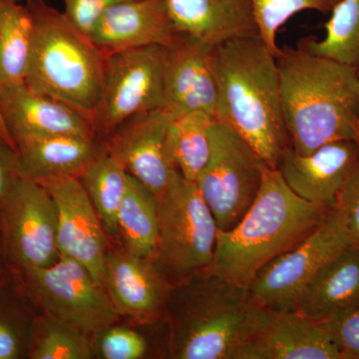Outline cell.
Instances as JSON below:
<instances>
[{
  "instance_id": "cell-3",
  "label": "cell",
  "mask_w": 359,
  "mask_h": 359,
  "mask_svg": "<svg viewBox=\"0 0 359 359\" xmlns=\"http://www.w3.org/2000/svg\"><path fill=\"white\" fill-rule=\"evenodd\" d=\"M330 210L297 196L278 169L266 167L256 200L236 226L219 231L212 269L250 289L266 264L301 244Z\"/></svg>"
},
{
  "instance_id": "cell-25",
  "label": "cell",
  "mask_w": 359,
  "mask_h": 359,
  "mask_svg": "<svg viewBox=\"0 0 359 359\" xmlns=\"http://www.w3.org/2000/svg\"><path fill=\"white\" fill-rule=\"evenodd\" d=\"M108 236L118 240V212L128 189L129 173L106 151L79 177Z\"/></svg>"
},
{
  "instance_id": "cell-33",
  "label": "cell",
  "mask_w": 359,
  "mask_h": 359,
  "mask_svg": "<svg viewBox=\"0 0 359 359\" xmlns=\"http://www.w3.org/2000/svg\"><path fill=\"white\" fill-rule=\"evenodd\" d=\"M332 209L339 214L351 247L359 248V166L340 191Z\"/></svg>"
},
{
  "instance_id": "cell-19",
  "label": "cell",
  "mask_w": 359,
  "mask_h": 359,
  "mask_svg": "<svg viewBox=\"0 0 359 359\" xmlns=\"http://www.w3.org/2000/svg\"><path fill=\"white\" fill-rule=\"evenodd\" d=\"M0 112L13 141L62 134L98 138L88 116L25 83L0 87Z\"/></svg>"
},
{
  "instance_id": "cell-26",
  "label": "cell",
  "mask_w": 359,
  "mask_h": 359,
  "mask_svg": "<svg viewBox=\"0 0 359 359\" xmlns=\"http://www.w3.org/2000/svg\"><path fill=\"white\" fill-rule=\"evenodd\" d=\"M215 117L204 111L176 116L168 130L170 158L177 171L195 182L210 156V130Z\"/></svg>"
},
{
  "instance_id": "cell-8",
  "label": "cell",
  "mask_w": 359,
  "mask_h": 359,
  "mask_svg": "<svg viewBox=\"0 0 359 359\" xmlns=\"http://www.w3.org/2000/svg\"><path fill=\"white\" fill-rule=\"evenodd\" d=\"M266 167L237 132L215 118L209 159L195 183L219 231L231 230L244 217L261 190Z\"/></svg>"
},
{
  "instance_id": "cell-11",
  "label": "cell",
  "mask_w": 359,
  "mask_h": 359,
  "mask_svg": "<svg viewBox=\"0 0 359 359\" xmlns=\"http://www.w3.org/2000/svg\"><path fill=\"white\" fill-rule=\"evenodd\" d=\"M349 247L351 242L339 214L330 210L301 244L259 271L249 289L252 299L263 308L294 311L314 276Z\"/></svg>"
},
{
  "instance_id": "cell-14",
  "label": "cell",
  "mask_w": 359,
  "mask_h": 359,
  "mask_svg": "<svg viewBox=\"0 0 359 359\" xmlns=\"http://www.w3.org/2000/svg\"><path fill=\"white\" fill-rule=\"evenodd\" d=\"M162 47L165 109L174 116L204 111L215 117L218 99L215 48L177 32Z\"/></svg>"
},
{
  "instance_id": "cell-22",
  "label": "cell",
  "mask_w": 359,
  "mask_h": 359,
  "mask_svg": "<svg viewBox=\"0 0 359 359\" xmlns=\"http://www.w3.org/2000/svg\"><path fill=\"white\" fill-rule=\"evenodd\" d=\"M359 302V248L349 247L314 276L294 311L323 321Z\"/></svg>"
},
{
  "instance_id": "cell-34",
  "label": "cell",
  "mask_w": 359,
  "mask_h": 359,
  "mask_svg": "<svg viewBox=\"0 0 359 359\" xmlns=\"http://www.w3.org/2000/svg\"><path fill=\"white\" fill-rule=\"evenodd\" d=\"M130 0H62L68 20L85 34L89 35L98 18L111 7Z\"/></svg>"
},
{
  "instance_id": "cell-5",
  "label": "cell",
  "mask_w": 359,
  "mask_h": 359,
  "mask_svg": "<svg viewBox=\"0 0 359 359\" xmlns=\"http://www.w3.org/2000/svg\"><path fill=\"white\" fill-rule=\"evenodd\" d=\"M33 22L25 84L91 118L102 93L105 56L63 11L46 1L25 2Z\"/></svg>"
},
{
  "instance_id": "cell-7",
  "label": "cell",
  "mask_w": 359,
  "mask_h": 359,
  "mask_svg": "<svg viewBox=\"0 0 359 359\" xmlns=\"http://www.w3.org/2000/svg\"><path fill=\"white\" fill-rule=\"evenodd\" d=\"M15 275L29 302L40 313L90 337L114 325L120 318L103 285L94 280L83 264L69 257L60 254L51 266Z\"/></svg>"
},
{
  "instance_id": "cell-23",
  "label": "cell",
  "mask_w": 359,
  "mask_h": 359,
  "mask_svg": "<svg viewBox=\"0 0 359 359\" xmlns=\"http://www.w3.org/2000/svg\"><path fill=\"white\" fill-rule=\"evenodd\" d=\"M118 241L130 254L154 259L158 241V198L130 174L128 189L118 212Z\"/></svg>"
},
{
  "instance_id": "cell-40",
  "label": "cell",
  "mask_w": 359,
  "mask_h": 359,
  "mask_svg": "<svg viewBox=\"0 0 359 359\" xmlns=\"http://www.w3.org/2000/svg\"><path fill=\"white\" fill-rule=\"evenodd\" d=\"M1 1H2V0H0V4H1Z\"/></svg>"
},
{
  "instance_id": "cell-12",
  "label": "cell",
  "mask_w": 359,
  "mask_h": 359,
  "mask_svg": "<svg viewBox=\"0 0 359 359\" xmlns=\"http://www.w3.org/2000/svg\"><path fill=\"white\" fill-rule=\"evenodd\" d=\"M103 285L118 316L141 325L167 321L172 285L151 259L108 249Z\"/></svg>"
},
{
  "instance_id": "cell-38",
  "label": "cell",
  "mask_w": 359,
  "mask_h": 359,
  "mask_svg": "<svg viewBox=\"0 0 359 359\" xmlns=\"http://www.w3.org/2000/svg\"><path fill=\"white\" fill-rule=\"evenodd\" d=\"M16 1H18V2H27V1H41V0H16ZM43 1H46V0H43Z\"/></svg>"
},
{
  "instance_id": "cell-29",
  "label": "cell",
  "mask_w": 359,
  "mask_h": 359,
  "mask_svg": "<svg viewBox=\"0 0 359 359\" xmlns=\"http://www.w3.org/2000/svg\"><path fill=\"white\" fill-rule=\"evenodd\" d=\"M95 356L90 335L47 314H35L28 358L91 359Z\"/></svg>"
},
{
  "instance_id": "cell-20",
  "label": "cell",
  "mask_w": 359,
  "mask_h": 359,
  "mask_svg": "<svg viewBox=\"0 0 359 359\" xmlns=\"http://www.w3.org/2000/svg\"><path fill=\"white\" fill-rule=\"evenodd\" d=\"M14 143L21 178L39 184L60 177L79 178L107 151L104 140L80 135L21 137Z\"/></svg>"
},
{
  "instance_id": "cell-15",
  "label": "cell",
  "mask_w": 359,
  "mask_h": 359,
  "mask_svg": "<svg viewBox=\"0 0 359 359\" xmlns=\"http://www.w3.org/2000/svg\"><path fill=\"white\" fill-rule=\"evenodd\" d=\"M40 185L57 207L59 252L83 264L103 285L108 235L81 182L75 177H60Z\"/></svg>"
},
{
  "instance_id": "cell-21",
  "label": "cell",
  "mask_w": 359,
  "mask_h": 359,
  "mask_svg": "<svg viewBox=\"0 0 359 359\" xmlns=\"http://www.w3.org/2000/svg\"><path fill=\"white\" fill-rule=\"evenodd\" d=\"M177 32L218 46L259 35L252 0H167Z\"/></svg>"
},
{
  "instance_id": "cell-10",
  "label": "cell",
  "mask_w": 359,
  "mask_h": 359,
  "mask_svg": "<svg viewBox=\"0 0 359 359\" xmlns=\"http://www.w3.org/2000/svg\"><path fill=\"white\" fill-rule=\"evenodd\" d=\"M0 240L15 273L46 268L58 259L55 202L36 182L21 178L0 205Z\"/></svg>"
},
{
  "instance_id": "cell-35",
  "label": "cell",
  "mask_w": 359,
  "mask_h": 359,
  "mask_svg": "<svg viewBox=\"0 0 359 359\" xmlns=\"http://www.w3.org/2000/svg\"><path fill=\"white\" fill-rule=\"evenodd\" d=\"M20 179L15 148L0 138V205Z\"/></svg>"
},
{
  "instance_id": "cell-31",
  "label": "cell",
  "mask_w": 359,
  "mask_h": 359,
  "mask_svg": "<svg viewBox=\"0 0 359 359\" xmlns=\"http://www.w3.org/2000/svg\"><path fill=\"white\" fill-rule=\"evenodd\" d=\"M94 337H96L94 348L98 358L142 359L147 355V340L133 328L112 325L103 328Z\"/></svg>"
},
{
  "instance_id": "cell-24",
  "label": "cell",
  "mask_w": 359,
  "mask_h": 359,
  "mask_svg": "<svg viewBox=\"0 0 359 359\" xmlns=\"http://www.w3.org/2000/svg\"><path fill=\"white\" fill-rule=\"evenodd\" d=\"M32 37V18L27 6L16 0H2L0 4V87L25 83Z\"/></svg>"
},
{
  "instance_id": "cell-27",
  "label": "cell",
  "mask_w": 359,
  "mask_h": 359,
  "mask_svg": "<svg viewBox=\"0 0 359 359\" xmlns=\"http://www.w3.org/2000/svg\"><path fill=\"white\" fill-rule=\"evenodd\" d=\"M330 14L325 39L304 37L297 45L353 68L359 76V0H340Z\"/></svg>"
},
{
  "instance_id": "cell-32",
  "label": "cell",
  "mask_w": 359,
  "mask_h": 359,
  "mask_svg": "<svg viewBox=\"0 0 359 359\" xmlns=\"http://www.w3.org/2000/svg\"><path fill=\"white\" fill-rule=\"evenodd\" d=\"M323 323L340 359H359V302Z\"/></svg>"
},
{
  "instance_id": "cell-36",
  "label": "cell",
  "mask_w": 359,
  "mask_h": 359,
  "mask_svg": "<svg viewBox=\"0 0 359 359\" xmlns=\"http://www.w3.org/2000/svg\"><path fill=\"white\" fill-rule=\"evenodd\" d=\"M9 273H11V269H9L8 264L6 263V257H4L1 240H0V282L6 278Z\"/></svg>"
},
{
  "instance_id": "cell-9",
  "label": "cell",
  "mask_w": 359,
  "mask_h": 359,
  "mask_svg": "<svg viewBox=\"0 0 359 359\" xmlns=\"http://www.w3.org/2000/svg\"><path fill=\"white\" fill-rule=\"evenodd\" d=\"M162 108H165L162 47H142L105 56L102 93L90 118L99 139L104 140L134 116Z\"/></svg>"
},
{
  "instance_id": "cell-1",
  "label": "cell",
  "mask_w": 359,
  "mask_h": 359,
  "mask_svg": "<svg viewBox=\"0 0 359 359\" xmlns=\"http://www.w3.org/2000/svg\"><path fill=\"white\" fill-rule=\"evenodd\" d=\"M276 59L292 151L306 155L332 142L358 141V73L299 45L283 46Z\"/></svg>"
},
{
  "instance_id": "cell-28",
  "label": "cell",
  "mask_w": 359,
  "mask_h": 359,
  "mask_svg": "<svg viewBox=\"0 0 359 359\" xmlns=\"http://www.w3.org/2000/svg\"><path fill=\"white\" fill-rule=\"evenodd\" d=\"M25 290L14 271L0 282V359L28 358L33 320Z\"/></svg>"
},
{
  "instance_id": "cell-30",
  "label": "cell",
  "mask_w": 359,
  "mask_h": 359,
  "mask_svg": "<svg viewBox=\"0 0 359 359\" xmlns=\"http://www.w3.org/2000/svg\"><path fill=\"white\" fill-rule=\"evenodd\" d=\"M340 0H252L259 37L278 56L276 45L278 29L295 14L304 11H316L323 14L332 13Z\"/></svg>"
},
{
  "instance_id": "cell-4",
  "label": "cell",
  "mask_w": 359,
  "mask_h": 359,
  "mask_svg": "<svg viewBox=\"0 0 359 359\" xmlns=\"http://www.w3.org/2000/svg\"><path fill=\"white\" fill-rule=\"evenodd\" d=\"M262 308L249 289L224 280L212 268L173 285L168 304V358L236 359Z\"/></svg>"
},
{
  "instance_id": "cell-39",
  "label": "cell",
  "mask_w": 359,
  "mask_h": 359,
  "mask_svg": "<svg viewBox=\"0 0 359 359\" xmlns=\"http://www.w3.org/2000/svg\"><path fill=\"white\" fill-rule=\"evenodd\" d=\"M358 141L359 143V119H358Z\"/></svg>"
},
{
  "instance_id": "cell-17",
  "label": "cell",
  "mask_w": 359,
  "mask_h": 359,
  "mask_svg": "<svg viewBox=\"0 0 359 359\" xmlns=\"http://www.w3.org/2000/svg\"><path fill=\"white\" fill-rule=\"evenodd\" d=\"M358 166V142L340 140L325 144L306 155L287 149L278 170L297 196L332 210L340 191Z\"/></svg>"
},
{
  "instance_id": "cell-16",
  "label": "cell",
  "mask_w": 359,
  "mask_h": 359,
  "mask_svg": "<svg viewBox=\"0 0 359 359\" xmlns=\"http://www.w3.org/2000/svg\"><path fill=\"white\" fill-rule=\"evenodd\" d=\"M236 359H340L323 321L294 311L262 308Z\"/></svg>"
},
{
  "instance_id": "cell-6",
  "label": "cell",
  "mask_w": 359,
  "mask_h": 359,
  "mask_svg": "<svg viewBox=\"0 0 359 359\" xmlns=\"http://www.w3.org/2000/svg\"><path fill=\"white\" fill-rule=\"evenodd\" d=\"M218 226L195 182L175 170L158 198L155 266L173 287L211 269Z\"/></svg>"
},
{
  "instance_id": "cell-13",
  "label": "cell",
  "mask_w": 359,
  "mask_h": 359,
  "mask_svg": "<svg viewBox=\"0 0 359 359\" xmlns=\"http://www.w3.org/2000/svg\"><path fill=\"white\" fill-rule=\"evenodd\" d=\"M174 117L165 108L142 113L123 122L104 139L108 153L157 198L176 170L167 144Z\"/></svg>"
},
{
  "instance_id": "cell-2",
  "label": "cell",
  "mask_w": 359,
  "mask_h": 359,
  "mask_svg": "<svg viewBox=\"0 0 359 359\" xmlns=\"http://www.w3.org/2000/svg\"><path fill=\"white\" fill-rule=\"evenodd\" d=\"M215 118L237 132L271 169L290 148L275 54L259 35L215 48Z\"/></svg>"
},
{
  "instance_id": "cell-18",
  "label": "cell",
  "mask_w": 359,
  "mask_h": 359,
  "mask_svg": "<svg viewBox=\"0 0 359 359\" xmlns=\"http://www.w3.org/2000/svg\"><path fill=\"white\" fill-rule=\"evenodd\" d=\"M177 30L167 0H130L111 7L88 36L104 56L148 46H165Z\"/></svg>"
},
{
  "instance_id": "cell-37",
  "label": "cell",
  "mask_w": 359,
  "mask_h": 359,
  "mask_svg": "<svg viewBox=\"0 0 359 359\" xmlns=\"http://www.w3.org/2000/svg\"><path fill=\"white\" fill-rule=\"evenodd\" d=\"M0 138L2 140L6 141L7 143L11 144L13 147L15 148L13 139L11 138L8 130H7L6 124H4V119H2L1 112H0Z\"/></svg>"
}]
</instances>
